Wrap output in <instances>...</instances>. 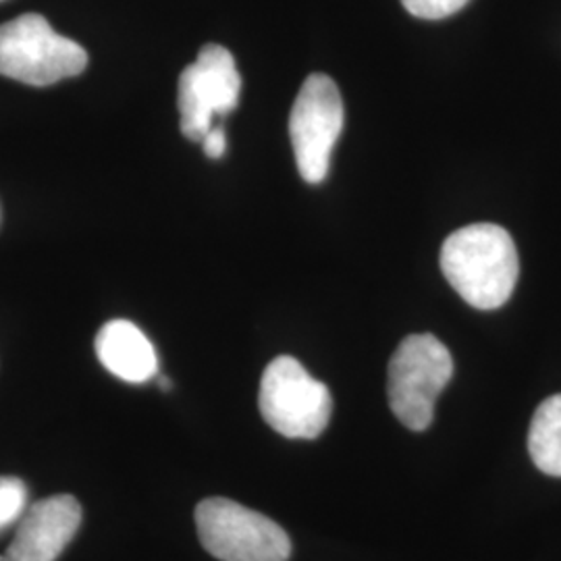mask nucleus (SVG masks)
I'll return each mask as SVG.
<instances>
[{
  "instance_id": "f257e3e1",
  "label": "nucleus",
  "mask_w": 561,
  "mask_h": 561,
  "mask_svg": "<svg viewBox=\"0 0 561 561\" xmlns=\"http://www.w3.org/2000/svg\"><path fill=\"white\" fill-rule=\"evenodd\" d=\"M442 271L466 304L477 310H497L516 289L520 259L503 227L474 222L443 241Z\"/></svg>"
},
{
  "instance_id": "f03ea898",
  "label": "nucleus",
  "mask_w": 561,
  "mask_h": 561,
  "mask_svg": "<svg viewBox=\"0 0 561 561\" xmlns=\"http://www.w3.org/2000/svg\"><path fill=\"white\" fill-rule=\"evenodd\" d=\"M451 377L454 358L442 341L431 333L405 337L387 370V396L396 419L414 433L426 431Z\"/></svg>"
},
{
  "instance_id": "7ed1b4c3",
  "label": "nucleus",
  "mask_w": 561,
  "mask_h": 561,
  "mask_svg": "<svg viewBox=\"0 0 561 561\" xmlns=\"http://www.w3.org/2000/svg\"><path fill=\"white\" fill-rule=\"evenodd\" d=\"M88 65L78 42L57 34L38 13H25L0 25V76L27 83L53 85L76 78Z\"/></svg>"
},
{
  "instance_id": "20e7f679",
  "label": "nucleus",
  "mask_w": 561,
  "mask_h": 561,
  "mask_svg": "<svg viewBox=\"0 0 561 561\" xmlns=\"http://www.w3.org/2000/svg\"><path fill=\"white\" fill-rule=\"evenodd\" d=\"M259 405L264 422L287 439L321 437L333 414L329 387L291 356H279L264 368Z\"/></svg>"
},
{
  "instance_id": "39448f33",
  "label": "nucleus",
  "mask_w": 561,
  "mask_h": 561,
  "mask_svg": "<svg viewBox=\"0 0 561 561\" xmlns=\"http://www.w3.org/2000/svg\"><path fill=\"white\" fill-rule=\"evenodd\" d=\"M204 549L221 561H287L291 541L277 522L241 503L210 497L196 507Z\"/></svg>"
},
{
  "instance_id": "423d86ee",
  "label": "nucleus",
  "mask_w": 561,
  "mask_h": 561,
  "mask_svg": "<svg viewBox=\"0 0 561 561\" xmlns=\"http://www.w3.org/2000/svg\"><path fill=\"white\" fill-rule=\"evenodd\" d=\"M341 129L343 101L337 83L324 73L308 76L289 115V138L306 183H321L329 175Z\"/></svg>"
},
{
  "instance_id": "0eeeda50",
  "label": "nucleus",
  "mask_w": 561,
  "mask_h": 561,
  "mask_svg": "<svg viewBox=\"0 0 561 561\" xmlns=\"http://www.w3.org/2000/svg\"><path fill=\"white\" fill-rule=\"evenodd\" d=\"M241 78L233 55L221 44L202 46L196 62L180 76L181 134L202 141L215 117L229 115L240 102Z\"/></svg>"
},
{
  "instance_id": "6e6552de",
  "label": "nucleus",
  "mask_w": 561,
  "mask_h": 561,
  "mask_svg": "<svg viewBox=\"0 0 561 561\" xmlns=\"http://www.w3.org/2000/svg\"><path fill=\"white\" fill-rule=\"evenodd\" d=\"M80 524L81 505L73 495H53L32 503L0 561H55L76 537Z\"/></svg>"
},
{
  "instance_id": "1a4fd4ad",
  "label": "nucleus",
  "mask_w": 561,
  "mask_h": 561,
  "mask_svg": "<svg viewBox=\"0 0 561 561\" xmlns=\"http://www.w3.org/2000/svg\"><path fill=\"white\" fill-rule=\"evenodd\" d=\"M102 366L125 382L150 381L159 370L154 345L129 321L106 322L96 335Z\"/></svg>"
},
{
  "instance_id": "9d476101",
  "label": "nucleus",
  "mask_w": 561,
  "mask_h": 561,
  "mask_svg": "<svg viewBox=\"0 0 561 561\" xmlns=\"http://www.w3.org/2000/svg\"><path fill=\"white\" fill-rule=\"evenodd\" d=\"M528 451L541 472L561 477V393L537 408L528 431Z\"/></svg>"
},
{
  "instance_id": "9b49d317",
  "label": "nucleus",
  "mask_w": 561,
  "mask_h": 561,
  "mask_svg": "<svg viewBox=\"0 0 561 561\" xmlns=\"http://www.w3.org/2000/svg\"><path fill=\"white\" fill-rule=\"evenodd\" d=\"M27 510V486L15 477H0V533L18 524Z\"/></svg>"
},
{
  "instance_id": "f8f14e48",
  "label": "nucleus",
  "mask_w": 561,
  "mask_h": 561,
  "mask_svg": "<svg viewBox=\"0 0 561 561\" xmlns=\"http://www.w3.org/2000/svg\"><path fill=\"white\" fill-rule=\"evenodd\" d=\"M405 11L421 20H445L458 13L468 0H401Z\"/></svg>"
},
{
  "instance_id": "ddd939ff",
  "label": "nucleus",
  "mask_w": 561,
  "mask_h": 561,
  "mask_svg": "<svg viewBox=\"0 0 561 561\" xmlns=\"http://www.w3.org/2000/svg\"><path fill=\"white\" fill-rule=\"evenodd\" d=\"M204 152L208 159H221L227 150V138H225V129L221 125H215L202 140Z\"/></svg>"
},
{
  "instance_id": "4468645a",
  "label": "nucleus",
  "mask_w": 561,
  "mask_h": 561,
  "mask_svg": "<svg viewBox=\"0 0 561 561\" xmlns=\"http://www.w3.org/2000/svg\"><path fill=\"white\" fill-rule=\"evenodd\" d=\"M0 2H2V0H0Z\"/></svg>"
}]
</instances>
